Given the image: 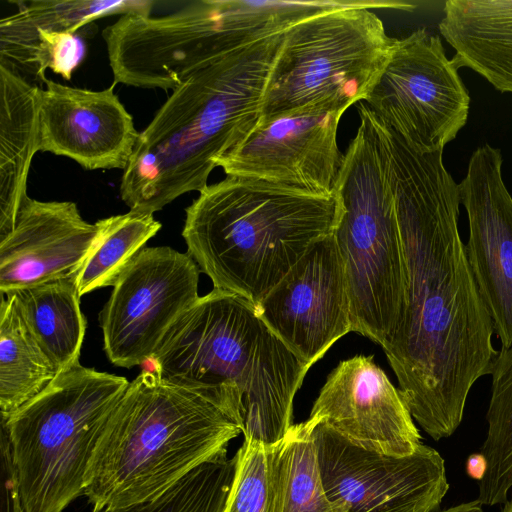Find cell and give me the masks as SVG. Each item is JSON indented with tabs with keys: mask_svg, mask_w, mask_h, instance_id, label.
Here are the masks:
<instances>
[{
	"mask_svg": "<svg viewBox=\"0 0 512 512\" xmlns=\"http://www.w3.org/2000/svg\"><path fill=\"white\" fill-rule=\"evenodd\" d=\"M98 236L77 276L80 296L114 286L145 244L161 229L153 214L129 211L96 222Z\"/></svg>",
	"mask_w": 512,
	"mask_h": 512,
	"instance_id": "24",
	"label": "cell"
},
{
	"mask_svg": "<svg viewBox=\"0 0 512 512\" xmlns=\"http://www.w3.org/2000/svg\"><path fill=\"white\" fill-rule=\"evenodd\" d=\"M85 54V42L76 33L0 27V65L40 87L48 68L70 80Z\"/></svg>",
	"mask_w": 512,
	"mask_h": 512,
	"instance_id": "25",
	"label": "cell"
},
{
	"mask_svg": "<svg viewBox=\"0 0 512 512\" xmlns=\"http://www.w3.org/2000/svg\"><path fill=\"white\" fill-rule=\"evenodd\" d=\"M17 12L0 20V27L18 30L45 29L76 33L90 22L126 13L151 14L149 0L9 1Z\"/></svg>",
	"mask_w": 512,
	"mask_h": 512,
	"instance_id": "27",
	"label": "cell"
},
{
	"mask_svg": "<svg viewBox=\"0 0 512 512\" xmlns=\"http://www.w3.org/2000/svg\"><path fill=\"white\" fill-rule=\"evenodd\" d=\"M274 445L244 440L223 512H274Z\"/></svg>",
	"mask_w": 512,
	"mask_h": 512,
	"instance_id": "28",
	"label": "cell"
},
{
	"mask_svg": "<svg viewBox=\"0 0 512 512\" xmlns=\"http://www.w3.org/2000/svg\"><path fill=\"white\" fill-rule=\"evenodd\" d=\"M491 376L487 436L480 452L486 469L477 498L487 506L505 504L512 488V345L499 351Z\"/></svg>",
	"mask_w": 512,
	"mask_h": 512,
	"instance_id": "23",
	"label": "cell"
},
{
	"mask_svg": "<svg viewBox=\"0 0 512 512\" xmlns=\"http://www.w3.org/2000/svg\"><path fill=\"white\" fill-rule=\"evenodd\" d=\"M256 308L310 366L352 332L347 280L333 234L316 241Z\"/></svg>",
	"mask_w": 512,
	"mask_h": 512,
	"instance_id": "12",
	"label": "cell"
},
{
	"mask_svg": "<svg viewBox=\"0 0 512 512\" xmlns=\"http://www.w3.org/2000/svg\"><path fill=\"white\" fill-rule=\"evenodd\" d=\"M501 512H512V500L507 501L505 503V506H504V508L502 509Z\"/></svg>",
	"mask_w": 512,
	"mask_h": 512,
	"instance_id": "32",
	"label": "cell"
},
{
	"mask_svg": "<svg viewBox=\"0 0 512 512\" xmlns=\"http://www.w3.org/2000/svg\"><path fill=\"white\" fill-rule=\"evenodd\" d=\"M439 23L457 67L512 93V0H448Z\"/></svg>",
	"mask_w": 512,
	"mask_h": 512,
	"instance_id": "18",
	"label": "cell"
},
{
	"mask_svg": "<svg viewBox=\"0 0 512 512\" xmlns=\"http://www.w3.org/2000/svg\"><path fill=\"white\" fill-rule=\"evenodd\" d=\"M406 266V303L383 348L411 415L435 441L460 426L470 390L491 375L494 327L458 229V184L443 151L421 152L380 125Z\"/></svg>",
	"mask_w": 512,
	"mask_h": 512,
	"instance_id": "1",
	"label": "cell"
},
{
	"mask_svg": "<svg viewBox=\"0 0 512 512\" xmlns=\"http://www.w3.org/2000/svg\"><path fill=\"white\" fill-rule=\"evenodd\" d=\"M343 113L311 110L259 123L242 143L218 159L217 167L227 176L332 196L344 159L337 144Z\"/></svg>",
	"mask_w": 512,
	"mask_h": 512,
	"instance_id": "13",
	"label": "cell"
},
{
	"mask_svg": "<svg viewBox=\"0 0 512 512\" xmlns=\"http://www.w3.org/2000/svg\"><path fill=\"white\" fill-rule=\"evenodd\" d=\"M318 417L292 425L274 445V512H345L324 487L315 428Z\"/></svg>",
	"mask_w": 512,
	"mask_h": 512,
	"instance_id": "22",
	"label": "cell"
},
{
	"mask_svg": "<svg viewBox=\"0 0 512 512\" xmlns=\"http://www.w3.org/2000/svg\"><path fill=\"white\" fill-rule=\"evenodd\" d=\"M1 512H25L7 432L1 425Z\"/></svg>",
	"mask_w": 512,
	"mask_h": 512,
	"instance_id": "29",
	"label": "cell"
},
{
	"mask_svg": "<svg viewBox=\"0 0 512 512\" xmlns=\"http://www.w3.org/2000/svg\"><path fill=\"white\" fill-rule=\"evenodd\" d=\"M236 469V456L227 452L207 461L160 497L123 508L94 509L92 512H223Z\"/></svg>",
	"mask_w": 512,
	"mask_h": 512,
	"instance_id": "26",
	"label": "cell"
},
{
	"mask_svg": "<svg viewBox=\"0 0 512 512\" xmlns=\"http://www.w3.org/2000/svg\"><path fill=\"white\" fill-rule=\"evenodd\" d=\"M310 416L351 442L383 454L411 455L421 444L402 392L373 356L341 361L328 375Z\"/></svg>",
	"mask_w": 512,
	"mask_h": 512,
	"instance_id": "15",
	"label": "cell"
},
{
	"mask_svg": "<svg viewBox=\"0 0 512 512\" xmlns=\"http://www.w3.org/2000/svg\"><path fill=\"white\" fill-rule=\"evenodd\" d=\"M199 273L187 252L159 246L138 253L99 313L112 364L132 368L152 360L170 327L199 298Z\"/></svg>",
	"mask_w": 512,
	"mask_h": 512,
	"instance_id": "10",
	"label": "cell"
},
{
	"mask_svg": "<svg viewBox=\"0 0 512 512\" xmlns=\"http://www.w3.org/2000/svg\"><path fill=\"white\" fill-rule=\"evenodd\" d=\"M365 101L382 124L421 152L443 151L465 126L470 106L456 63L425 28L395 39Z\"/></svg>",
	"mask_w": 512,
	"mask_h": 512,
	"instance_id": "9",
	"label": "cell"
},
{
	"mask_svg": "<svg viewBox=\"0 0 512 512\" xmlns=\"http://www.w3.org/2000/svg\"><path fill=\"white\" fill-rule=\"evenodd\" d=\"M128 385L123 376L79 362L1 416L25 512H62L84 494L91 456Z\"/></svg>",
	"mask_w": 512,
	"mask_h": 512,
	"instance_id": "7",
	"label": "cell"
},
{
	"mask_svg": "<svg viewBox=\"0 0 512 512\" xmlns=\"http://www.w3.org/2000/svg\"><path fill=\"white\" fill-rule=\"evenodd\" d=\"M502 163L499 149L478 147L458 187L468 217L467 259L501 349H507L512 345V197Z\"/></svg>",
	"mask_w": 512,
	"mask_h": 512,
	"instance_id": "14",
	"label": "cell"
},
{
	"mask_svg": "<svg viewBox=\"0 0 512 512\" xmlns=\"http://www.w3.org/2000/svg\"><path fill=\"white\" fill-rule=\"evenodd\" d=\"M98 236L72 201L24 198L13 230L0 239L1 295L77 278Z\"/></svg>",
	"mask_w": 512,
	"mask_h": 512,
	"instance_id": "17",
	"label": "cell"
},
{
	"mask_svg": "<svg viewBox=\"0 0 512 512\" xmlns=\"http://www.w3.org/2000/svg\"><path fill=\"white\" fill-rule=\"evenodd\" d=\"M76 279L15 291L36 340L60 370L79 363L87 322L80 308Z\"/></svg>",
	"mask_w": 512,
	"mask_h": 512,
	"instance_id": "21",
	"label": "cell"
},
{
	"mask_svg": "<svg viewBox=\"0 0 512 512\" xmlns=\"http://www.w3.org/2000/svg\"><path fill=\"white\" fill-rule=\"evenodd\" d=\"M152 361L166 382L226 410L244 440L277 444L290 429L296 392L311 367L247 299L214 289L175 321Z\"/></svg>",
	"mask_w": 512,
	"mask_h": 512,
	"instance_id": "3",
	"label": "cell"
},
{
	"mask_svg": "<svg viewBox=\"0 0 512 512\" xmlns=\"http://www.w3.org/2000/svg\"><path fill=\"white\" fill-rule=\"evenodd\" d=\"M40 86L0 65V239L14 228L40 151Z\"/></svg>",
	"mask_w": 512,
	"mask_h": 512,
	"instance_id": "19",
	"label": "cell"
},
{
	"mask_svg": "<svg viewBox=\"0 0 512 512\" xmlns=\"http://www.w3.org/2000/svg\"><path fill=\"white\" fill-rule=\"evenodd\" d=\"M482 504L476 499L437 512H483Z\"/></svg>",
	"mask_w": 512,
	"mask_h": 512,
	"instance_id": "31",
	"label": "cell"
},
{
	"mask_svg": "<svg viewBox=\"0 0 512 512\" xmlns=\"http://www.w3.org/2000/svg\"><path fill=\"white\" fill-rule=\"evenodd\" d=\"M47 79L39 90L40 151L65 156L86 170H125L140 132L114 92Z\"/></svg>",
	"mask_w": 512,
	"mask_h": 512,
	"instance_id": "16",
	"label": "cell"
},
{
	"mask_svg": "<svg viewBox=\"0 0 512 512\" xmlns=\"http://www.w3.org/2000/svg\"><path fill=\"white\" fill-rule=\"evenodd\" d=\"M284 33L208 63L172 91L123 171L120 196L131 211L154 214L202 191L218 159L257 128Z\"/></svg>",
	"mask_w": 512,
	"mask_h": 512,
	"instance_id": "2",
	"label": "cell"
},
{
	"mask_svg": "<svg viewBox=\"0 0 512 512\" xmlns=\"http://www.w3.org/2000/svg\"><path fill=\"white\" fill-rule=\"evenodd\" d=\"M60 371L31 332L15 294L1 295V416H9L41 393Z\"/></svg>",
	"mask_w": 512,
	"mask_h": 512,
	"instance_id": "20",
	"label": "cell"
},
{
	"mask_svg": "<svg viewBox=\"0 0 512 512\" xmlns=\"http://www.w3.org/2000/svg\"><path fill=\"white\" fill-rule=\"evenodd\" d=\"M338 213L336 194L227 176L186 208L182 236L214 289L257 306L316 241L333 232Z\"/></svg>",
	"mask_w": 512,
	"mask_h": 512,
	"instance_id": "4",
	"label": "cell"
},
{
	"mask_svg": "<svg viewBox=\"0 0 512 512\" xmlns=\"http://www.w3.org/2000/svg\"><path fill=\"white\" fill-rule=\"evenodd\" d=\"M468 475L480 481L484 476L486 469V461L481 453H475L469 456L466 465Z\"/></svg>",
	"mask_w": 512,
	"mask_h": 512,
	"instance_id": "30",
	"label": "cell"
},
{
	"mask_svg": "<svg viewBox=\"0 0 512 512\" xmlns=\"http://www.w3.org/2000/svg\"><path fill=\"white\" fill-rule=\"evenodd\" d=\"M315 442L327 495L345 512H437L449 490L444 459L428 445L387 455L351 442L321 419Z\"/></svg>",
	"mask_w": 512,
	"mask_h": 512,
	"instance_id": "11",
	"label": "cell"
},
{
	"mask_svg": "<svg viewBox=\"0 0 512 512\" xmlns=\"http://www.w3.org/2000/svg\"><path fill=\"white\" fill-rule=\"evenodd\" d=\"M394 41L367 7L326 11L299 21L283 35L259 123L311 110L345 112L365 100Z\"/></svg>",
	"mask_w": 512,
	"mask_h": 512,
	"instance_id": "8",
	"label": "cell"
},
{
	"mask_svg": "<svg viewBox=\"0 0 512 512\" xmlns=\"http://www.w3.org/2000/svg\"><path fill=\"white\" fill-rule=\"evenodd\" d=\"M344 154L335 194L339 213L332 232L348 287L352 332L384 348L401 323L406 266L387 148L367 105Z\"/></svg>",
	"mask_w": 512,
	"mask_h": 512,
	"instance_id": "6",
	"label": "cell"
},
{
	"mask_svg": "<svg viewBox=\"0 0 512 512\" xmlns=\"http://www.w3.org/2000/svg\"><path fill=\"white\" fill-rule=\"evenodd\" d=\"M236 420L154 370L129 382L97 442L85 474L94 509L154 500L192 470L227 452Z\"/></svg>",
	"mask_w": 512,
	"mask_h": 512,
	"instance_id": "5",
	"label": "cell"
}]
</instances>
